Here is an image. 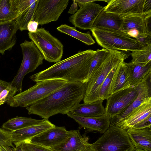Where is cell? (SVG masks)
I'll return each instance as SVG.
<instances>
[{
    "mask_svg": "<svg viewBox=\"0 0 151 151\" xmlns=\"http://www.w3.org/2000/svg\"><path fill=\"white\" fill-rule=\"evenodd\" d=\"M86 83L67 82L51 94L26 108L29 114L45 119L58 114H67L83 99Z\"/></svg>",
    "mask_w": 151,
    "mask_h": 151,
    "instance_id": "obj_1",
    "label": "cell"
},
{
    "mask_svg": "<svg viewBox=\"0 0 151 151\" xmlns=\"http://www.w3.org/2000/svg\"><path fill=\"white\" fill-rule=\"evenodd\" d=\"M96 51L90 49L80 50L46 69L31 76L29 78L35 82L59 79L67 82L87 83L90 64Z\"/></svg>",
    "mask_w": 151,
    "mask_h": 151,
    "instance_id": "obj_2",
    "label": "cell"
},
{
    "mask_svg": "<svg viewBox=\"0 0 151 151\" xmlns=\"http://www.w3.org/2000/svg\"><path fill=\"white\" fill-rule=\"evenodd\" d=\"M105 59L88 80L83 99L84 103H90L99 100L100 86L111 70L128 58L130 54L122 51L109 50Z\"/></svg>",
    "mask_w": 151,
    "mask_h": 151,
    "instance_id": "obj_3",
    "label": "cell"
},
{
    "mask_svg": "<svg viewBox=\"0 0 151 151\" xmlns=\"http://www.w3.org/2000/svg\"><path fill=\"white\" fill-rule=\"evenodd\" d=\"M91 30L98 44L108 50L132 51L145 46L122 31L98 28H93Z\"/></svg>",
    "mask_w": 151,
    "mask_h": 151,
    "instance_id": "obj_4",
    "label": "cell"
},
{
    "mask_svg": "<svg viewBox=\"0 0 151 151\" xmlns=\"http://www.w3.org/2000/svg\"><path fill=\"white\" fill-rule=\"evenodd\" d=\"M67 82L59 79L47 80L37 82L34 86L18 93L7 103L11 107L26 108L46 97L61 87Z\"/></svg>",
    "mask_w": 151,
    "mask_h": 151,
    "instance_id": "obj_5",
    "label": "cell"
},
{
    "mask_svg": "<svg viewBox=\"0 0 151 151\" xmlns=\"http://www.w3.org/2000/svg\"><path fill=\"white\" fill-rule=\"evenodd\" d=\"M91 151H134L135 149L126 130L110 125L95 142L90 144Z\"/></svg>",
    "mask_w": 151,
    "mask_h": 151,
    "instance_id": "obj_6",
    "label": "cell"
},
{
    "mask_svg": "<svg viewBox=\"0 0 151 151\" xmlns=\"http://www.w3.org/2000/svg\"><path fill=\"white\" fill-rule=\"evenodd\" d=\"M28 34L46 60L56 63L61 60L63 54V45L49 31L41 27L34 32H29Z\"/></svg>",
    "mask_w": 151,
    "mask_h": 151,
    "instance_id": "obj_7",
    "label": "cell"
},
{
    "mask_svg": "<svg viewBox=\"0 0 151 151\" xmlns=\"http://www.w3.org/2000/svg\"><path fill=\"white\" fill-rule=\"evenodd\" d=\"M20 46L23 59L17 73L11 82V85L15 88L18 93L22 92V83L25 76L33 72L43 63L44 57L32 41L25 40Z\"/></svg>",
    "mask_w": 151,
    "mask_h": 151,
    "instance_id": "obj_8",
    "label": "cell"
},
{
    "mask_svg": "<svg viewBox=\"0 0 151 151\" xmlns=\"http://www.w3.org/2000/svg\"><path fill=\"white\" fill-rule=\"evenodd\" d=\"M69 2V0H39L33 20L41 25L57 21Z\"/></svg>",
    "mask_w": 151,
    "mask_h": 151,
    "instance_id": "obj_9",
    "label": "cell"
},
{
    "mask_svg": "<svg viewBox=\"0 0 151 151\" xmlns=\"http://www.w3.org/2000/svg\"><path fill=\"white\" fill-rule=\"evenodd\" d=\"M136 87H130L111 95L106 99L105 114L111 119L119 114L137 98Z\"/></svg>",
    "mask_w": 151,
    "mask_h": 151,
    "instance_id": "obj_10",
    "label": "cell"
},
{
    "mask_svg": "<svg viewBox=\"0 0 151 151\" xmlns=\"http://www.w3.org/2000/svg\"><path fill=\"white\" fill-rule=\"evenodd\" d=\"M76 131V130L68 131L64 127L55 126L24 141L46 147H51L64 142L73 136Z\"/></svg>",
    "mask_w": 151,
    "mask_h": 151,
    "instance_id": "obj_11",
    "label": "cell"
},
{
    "mask_svg": "<svg viewBox=\"0 0 151 151\" xmlns=\"http://www.w3.org/2000/svg\"><path fill=\"white\" fill-rule=\"evenodd\" d=\"M105 6L94 2L88 3L81 7L69 18L75 27L83 30H91L95 19Z\"/></svg>",
    "mask_w": 151,
    "mask_h": 151,
    "instance_id": "obj_12",
    "label": "cell"
},
{
    "mask_svg": "<svg viewBox=\"0 0 151 151\" xmlns=\"http://www.w3.org/2000/svg\"><path fill=\"white\" fill-rule=\"evenodd\" d=\"M151 19V12L126 16L123 17L120 30L126 34L132 30L136 31L139 34L137 37L150 36Z\"/></svg>",
    "mask_w": 151,
    "mask_h": 151,
    "instance_id": "obj_13",
    "label": "cell"
},
{
    "mask_svg": "<svg viewBox=\"0 0 151 151\" xmlns=\"http://www.w3.org/2000/svg\"><path fill=\"white\" fill-rule=\"evenodd\" d=\"M145 0H107L104 11L123 17L129 15L143 14Z\"/></svg>",
    "mask_w": 151,
    "mask_h": 151,
    "instance_id": "obj_14",
    "label": "cell"
},
{
    "mask_svg": "<svg viewBox=\"0 0 151 151\" xmlns=\"http://www.w3.org/2000/svg\"><path fill=\"white\" fill-rule=\"evenodd\" d=\"M151 78L136 87L138 92L137 99L118 115L110 119V125H115L128 117L142 104L151 100Z\"/></svg>",
    "mask_w": 151,
    "mask_h": 151,
    "instance_id": "obj_15",
    "label": "cell"
},
{
    "mask_svg": "<svg viewBox=\"0 0 151 151\" xmlns=\"http://www.w3.org/2000/svg\"><path fill=\"white\" fill-rule=\"evenodd\" d=\"M68 116L73 119L81 127L90 131H96L103 134L110 125V118L103 115L94 117H85L72 114L69 112Z\"/></svg>",
    "mask_w": 151,
    "mask_h": 151,
    "instance_id": "obj_16",
    "label": "cell"
},
{
    "mask_svg": "<svg viewBox=\"0 0 151 151\" xmlns=\"http://www.w3.org/2000/svg\"><path fill=\"white\" fill-rule=\"evenodd\" d=\"M39 0H16L19 14L15 21L21 31L27 30V25L33 20Z\"/></svg>",
    "mask_w": 151,
    "mask_h": 151,
    "instance_id": "obj_17",
    "label": "cell"
},
{
    "mask_svg": "<svg viewBox=\"0 0 151 151\" xmlns=\"http://www.w3.org/2000/svg\"><path fill=\"white\" fill-rule=\"evenodd\" d=\"M18 29L15 20L0 23V53L2 55L6 50H11L15 45Z\"/></svg>",
    "mask_w": 151,
    "mask_h": 151,
    "instance_id": "obj_18",
    "label": "cell"
},
{
    "mask_svg": "<svg viewBox=\"0 0 151 151\" xmlns=\"http://www.w3.org/2000/svg\"><path fill=\"white\" fill-rule=\"evenodd\" d=\"M88 138L82 136L79 130L64 142L51 147L54 151H91Z\"/></svg>",
    "mask_w": 151,
    "mask_h": 151,
    "instance_id": "obj_19",
    "label": "cell"
},
{
    "mask_svg": "<svg viewBox=\"0 0 151 151\" xmlns=\"http://www.w3.org/2000/svg\"><path fill=\"white\" fill-rule=\"evenodd\" d=\"M126 65L131 87H135L151 78V62L145 65L131 62Z\"/></svg>",
    "mask_w": 151,
    "mask_h": 151,
    "instance_id": "obj_20",
    "label": "cell"
},
{
    "mask_svg": "<svg viewBox=\"0 0 151 151\" xmlns=\"http://www.w3.org/2000/svg\"><path fill=\"white\" fill-rule=\"evenodd\" d=\"M151 116V100L142 104L128 117L114 126L127 130Z\"/></svg>",
    "mask_w": 151,
    "mask_h": 151,
    "instance_id": "obj_21",
    "label": "cell"
},
{
    "mask_svg": "<svg viewBox=\"0 0 151 151\" xmlns=\"http://www.w3.org/2000/svg\"><path fill=\"white\" fill-rule=\"evenodd\" d=\"M55 126L47 119L42 124L30 126L14 131H11L12 142L15 145Z\"/></svg>",
    "mask_w": 151,
    "mask_h": 151,
    "instance_id": "obj_22",
    "label": "cell"
},
{
    "mask_svg": "<svg viewBox=\"0 0 151 151\" xmlns=\"http://www.w3.org/2000/svg\"><path fill=\"white\" fill-rule=\"evenodd\" d=\"M129 139L135 149L151 151V128L126 130Z\"/></svg>",
    "mask_w": 151,
    "mask_h": 151,
    "instance_id": "obj_23",
    "label": "cell"
},
{
    "mask_svg": "<svg viewBox=\"0 0 151 151\" xmlns=\"http://www.w3.org/2000/svg\"><path fill=\"white\" fill-rule=\"evenodd\" d=\"M130 87H132L129 81L126 63L122 61L115 69L111 85L110 95Z\"/></svg>",
    "mask_w": 151,
    "mask_h": 151,
    "instance_id": "obj_24",
    "label": "cell"
},
{
    "mask_svg": "<svg viewBox=\"0 0 151 151\" xmlns=\"http://www.w3.org/2000/svg\"><path fill=\"white\" fill-rule=\"evenodd\" d=\"M122 21L123 17H122L107 13L104 9L95 19L92 28H98L122 31L120 28Z\"/></svg>",
    "mask_w": 151,
    "mask_h": 151,
    "instance_id": "obj_25",
    "label": "cell"
},
{
    "mask_svg": "<svg viewBox=\"0 0 151 151\" xmlns=\"http://www.w3.org/2000/svg\"><path fill=\"white\" fill-rule=\"evenodd\" d=\"M103 101L100 99L90 103L79 104L69 112L73 114L85 117L100 116L105 114Z\"/></svg>",
    "mask_w": 151,
    "mask_h": 151,
    "instance_id": "obj_26",
    "label": "cell"
},
{
    "mask_svg": "<svg viewBox=\"0 0 151 151\" xmlns=\"http://www.w3.org/2000/svg\"><path fill=\"white\" fill-rule=\"evenodd\" d=\"M47 119H37L30 118L16 117L4 123L2 128L10 131H14L32 126L44 123Z\"/></svg>",
    "mask_w": 151,
    "mask_h": 151,
    "instance_id": "obj_27",
    "label": "cell"
},
{
    "mask_svg": "<svg viewBox=\"0 0 151 151\" xmlns=\"http://www.w3.org/2000/svg\"><path fill=\"white\" fill-rule=\"evenodd\" d=\"M19 14L16 0L0 1V23L15 20Z\"/></svg>",
    "mask_w": 151,
    "mask_h": 151,
    "instance_id": "obj_28",
    "label": "cell"
},
{
    "mask_svg": "<svg viewBox=\"0 0 151 151\" xmlns=\"http://www.w3.org/2000/svg\"><path fill=\"white\" fill-rule=\"evenodd\" d=\"M57 29L58 31L76 38L88 45H93L95 43L89 32H82L78 31L75 27L66 24H61Z\"/></svg>",
    "mask_w": 151,
    "mask_h": 151,
    "instance_id": "obj_29",
    "label": "cell"
},
{
    "mask_svg": "<svg viewBox=\"0 0 151 151\" xmlns=\"http://www.w3.org/2000/svg\"><path fill=\"white\" fill-rule=\"evenodd\" d=\"M131 62L145 65L151 62V44L145 46L140 50L132 51Z\"/></svg>",
    "mask_w": 151,
    "mask_h": 151,
    "instance_id": "obj_30",
    "label": "cell"
},
{
    "mask_svg": "<svg viewBox=\"0 0 151 151\" xmlns=\"http://www.w3.org/2000/svg\"><path fill=\"white\" fill-rule=\"evenodd\" d=\"M96 51L90 64L88 76V81L93 73L105 59L109 52V50L104 48L101 50L98 49Z\"/></svg>",
    "mask_w": 151,
    "mask_h": 151,
    "instance_id": "obj_31",
    "label": "cell"
},
{
    "mask_svg": "<svg viewBox=\"0 0 151 151\" xmlns=\"http://www.w3.org/2000/svg\"><path fill=\"white\" fill-rule=\"evenodd\" d=\"M117 66L111 70L102 83L99 92V100L104 101L106 100L109 96L111 85Z\"/></svg>",
    "mask_w": 151,
    "mask_h": 151,
    "instance_id": "obj_32",
    "label": "cell"
},
{
    "mask_svg": "<svg viewBox=\"0 0 151 151\" xmlns=\"http://www.w3.org/2000/svg\"><path fill=\"white\" fill-rule=\"evenodd\" d=\"M17 92V89L10 84L0 93V105L10 100Z\"/></svg>",
    "mask_w": 151,
    "mask_h": 151,
    "instance_id": "obj_33",
    "label": "cell"
},
{
    "mask_svg": "<svg viewBox=\"0 0 151 151\" xmlns=\"http://www.w3.org/2000/svg\"><path fill=\"white\" fill-rule=\"evenodd\" d=\"M0 145L14 148L12 141L11 131L0 128Z\"/></svg>",
    "mask_w": 151,
    "mask_h": 151,
    "instance_id": "obj_34",
    "label": "cell"
},
{
    "mask_svg": "<svg viewBox=\"0 0 151 151\" xmlns=\"http://www.w3.org/2000/svg\"><path fill=\"white\" fill-rule=\"evenodd\" d=\"M25 151H54L49 147L23 141L20 143Z\"/></svg>",
    "mask_w": 151,
    "mask_h": 151,
    "instance_id": "obj_35",
    "label": "cell"
},
{
    "mask_svg": "<svg viewBox=\"0 0 151 151\" xmlns=\"http://www.w3.org/2000/svg\"><path fill=\"white\" fill-rule=\"evenodd\" d=\"M151 116L141 121L134 126L132 129H140L146 128H151Z\"/></svg>",
    "mask_w": 151,
    "mask_h": 151,
    "instance_id": "obj_36",
    "label": "cell"
},
{
    "mask_svg": "<svg viewBox=\"0 0 151 151\" xmlns=\"http://www.w3.org/2000/svg\"><path fill=\"white\" fill-rule=\"evenodd\" d=\"M39 24L38 23L33 20L30 21L27 26V30L29 32H34L37 29Z\"/></svg>",
    "mask_w": 151,
    "mask_h": 151,
    "instance_id": "obj_37",
    "label": "cell"
},
{
    "mask_svg": "<svg viewBox=\"0 0 151 151\" xmlns=\"http://www.w3.org/2000/svg\"><path fill=\"white\" fill-rule=\"evenodd\" d=\"M79 8L81 7L86 4L90 2H94L96 1H102L106 2V0H75Z\"/></svg>",
    "mask_w": 151,
    "mask_h": 151,
    "instance_id": "obj_38",
    "label": "cell"
},
{
    "mask_svg": "<svg viewBox=\"0 0 151 151\" xmlns=\"http://www.w3.org/2000/svg\"><path fill=\"white\" fill-rule=\"evenodd\" d=\"M73 3L71 4L68 13L73 14L75 13L78 9V6L77 3L75 1V0L73 1Z\"/></svg>",
    "mask_w": 151,
    "mask_h": 151,
    "instance_id": "obj_39",
    "label": "cell"
},
{
    "mask_svg": "<svg viewBox=\"0 0 151 151\" xmlns=\"http://www.w3.org/2000/svg\"><path fill=\"white\" fill-rule=\"evenodd\" d=\"M11 84V82L0 79V93Z\"/></svg>",
    "mask_w": 151,
    "mask_h": 151,
    "instance_id": "obj_40",
    "label": "cell"
},
{
    "mask_svg": "<svg viewBox=\"0 0 151 151\" xmlns=\"http://www.w3.org/2000/svg\"><path fill=\"white\" fill-rule=\"evenodd\" d=\"M14 148L11 147L0 145V151H14Z\"/></svg>",
    "mask_w": 151,
    "mask_h": 151,
    "instance_id": "obj_41",
    "label": "cell"
},
{
    "mask_svg": "<svg viewBox=\"0 0 151 151\" xmlns=\"http://www.w3.org/2000/svg\"><path fill=\"white\" fill-rule=\"evenodd\" d=\"M14 148V151H25L23 149L21 143L17 144L15 145Z\"/></svg>",
    "mask_w": 151,
    "mask_h": 151,
    "instance_id": "obj_42",
    "label": "cell"
},
{
    "mask_svg": "<svg viewBox=\"0 0 151 151\" xmlns=\"http://www.w3.org/2000/svg\"><path fill=\"white\" fill-rule=\"evenodd\" d=\"M134 151H148L141 149H135Z\"/></svg>",
    "mask_w": 151,
    "mask_h": 151,
    "instance_id": "obj_43",
    "label": "cell"
}]
</instances>
